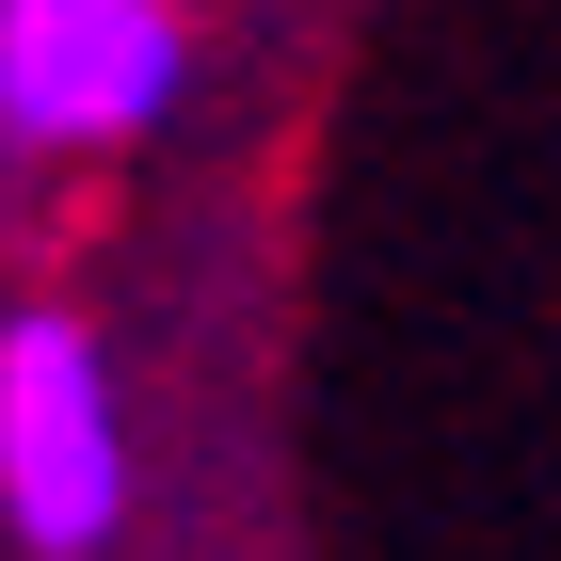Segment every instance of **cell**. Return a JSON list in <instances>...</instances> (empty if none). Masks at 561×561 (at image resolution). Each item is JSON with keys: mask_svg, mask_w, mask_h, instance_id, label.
Instances as JSON below:
<instances>
[{"mask_svg": "<svg viewBox=\"0 0 561 561\" xmlns=\"http://www.w3.org/2000/svg\"><path fill=\"white\" fill-rule=\"evenodd\" d=\"M176 81H193L176 0H0V129H16V161L161 129Z\"/></svg>", "mask_w": 561, "mask_h": 561, "instance_id": "7a4b0ae2", "label": "cell"}, {"mask_svg": "<svg viewBox=\"0 0 561 561\" xmlns=\"http://www.w3.org/2000/svg\"><path fill=\"white\" fill-rule=\"evenodd\" d=\"M0 514L33 561H96L129 514V433H113V369L65 305L0 321Z\"/></svg>", "mask_w": 561, "mask_h": 561, "instance_id": "6da1fadb", "label": "cell"}]
</instances>
